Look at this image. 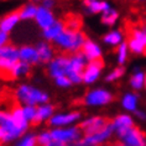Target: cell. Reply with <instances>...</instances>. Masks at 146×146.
Listing matches in <instances>:
<instances>
[{
    "instance_id": "obj_1",
    "label": "cell",
    "mask_w": 146,
    "mask_h": 146,
    "mask_svg": "<svg viewBox=\"0 0 146 146\" xmlns=\"http://www.w3.org/2000/svg\"><path fill=\"white\" fill-rule=\"evenodd\" d=\"M113 123H114V120L108 118H90L86 121H83L82 124H79L78 129L82 131L83 135H86V137H88L111 126Z\"/></svg>"
},
{
    "instance_id": "obj_2",
    "label": "cell",
    "mask_w": 146,
    "mask_h": 146,
    "mask_svg": "<svg viewBox=\"0 0 146 146\" xmlns=\"http://www.w3.org/2000/svg\"><path fill=\"white\" fill-rule=\"evenodd\" d=\"M17 98L23 102V103L27 104V107H32V104L36 103H43L48 99L47 94L40 92V90L31 88L29 86H21L16 92Z\"/></svg>"
},
{
    "instance_id": "obj_3",
    "label": "cell",
    "mask_w": 146,
    "mask_h": 146,
    "mask_svg": "<svg viewBox=\"0 0 146 146\" xmlns=\"http://www.w3.org/2000/svg\"><path fill=\"white\" fill-rule=\"evenodd\" d=\"M61 21L63 24V32L72 34V35L81 32V27L83 25V19L81 15L74 13H68L63 16V19Z\"/></svg>"
},
{
    "instance_id": "obj_4",
    "label": "cell",
    "mask_w": 146,
    "mask_h": 146,
    "mask_svg": "<svg viewBox=\"0 0 146 146\" xmlns=\"http://www.w3.org/2000/svg\"><path fill=\"white\" fill-rule=\"evenodd\" d=\"M51 134V137H52L53 141H60V142H69L73 140H77V139L81 136L82 131L78 129V127H74V129H68V130H54Z\"/></svg>"
},
{
    "instance_id": "obj_5",
    "label": "cell",
    "mask_w": 146,
    "mask_h": 146,
    "mask_svg": "<svg viewBox=\"0 0 146 146\" xmlns=\"http://www.w3.org/2000/svg\"><path fill=\"white\" fill-rule=\"evenodd\" d=\"M104 67V61L103 58H97V60H93L89 62L88 67H86L84 74H83V81L87 83H92L98 78L99 76L100 69Z\"/></svg>"
},
{
    "instance_id": "obj_6",
    "label": "cell",
    "mask_w": 146,
    "mask_h": 146,
    "mask_svg": "<svg viewBox=\"0 0 146 146\" xmlns=\"http://www.w3.org/2000/svg\"><path fill=\"white\" fill-rule=\"evenodd\" d=\"M111 100H113V96L110 93L105 92V90H93V92L88 93V96L83 99V103L89 105H100V104H107Z\"/></svg>"
},
{
    "instance_id": "obj_7",
    "label": "cell",
    "mask_w": 146,
    "mask_h": 146,
    "mask_svg": "<svg viewBox=\"0 0 146 146\" xmlns=\"http://www.w3.org/2000/svg\"><path fill=\"white\" fill-rule=\"evenodd\" d=\"M8 113L10 114V116H11V119H13L14 124H15V126L21 131V133H24V131L26 130V127H27V120H26V118H25L24 109L21 108L19 102H17V103L14 105V107L10 109Z\"/></svg>"
},
{
    "instance_id": "obj_8",
    "label": "cell",
    "mask_w": 146,
    "mask_h": 146,
    "mask_svg": "<svg viewBox=\"0 0 146 146\" xmlns=\"http://www.w3.org/2000/svg\"><path fill=\"white\" fill-rule=\"evenodd\" d=\"M19 63L14 61H9L5 58H0V78L4 81H13L16 78V64Z\"/></svg>"
},
{
    "instance_id": "obj_9",
    "label": "cell",
    "mask_w": 146,
    "mask_h": 146,
    "mask_svg": "<svg viewBox=\"0 0 146 146\" xmlns=\"http://www.w3.org/2000/svg\"><path fill=\"white\" fill-rule=\"evenodd\" d=\"M71 60L72 58H68V57H58L56 58L52 63H51V67H50V72L53 77H62V76H66L67 73V69L69 67V63H71Z\"/></svg>"
},
{
    "instance_id": "obj_10",
    "label": "cell",
    "mask_w": 146,
    "mask_h": 146,
    "mask_svg": "<svg viewBox=\"0 0 146 146\" xmlns=\"http://www.w3.org/2000/svg\"><path fill=\"white\" fill-rule=\"evenodd\" d=\"M0 127H3L5 131H8L10 140L14 139V137H16V136H19L20 134H23L15 126L11 116H10V114L6 113V111H0Z\"/></svg>"
},
{
    "instance_id": "obj_11",
    "label": "cell",
    "mask_w": 146,
    "mask_h": 146,
    "mask_svg": "<svg viewBox=\"0 0 146 146\" xmlns=\"http://www.w3.org/2000/svg\"><path fill=\"white\" fill-rule=\"evenodd\" d=\"M124 141L127 146H146L145 134L137 127H133L124 136Z\"/></svg>"
},
{
    "instance_id": "obj_12",
    "label": "cell",
    "mask_w": 146,
    "mask_h": 146,
    "mask_svg": "<svg viewBox=\"0 0 146 146\" xmlns=\"http://www.w3.org/2000/svg\"><path fill=\"white\" fill-rule=\"evenodd\" d=\"M133 125H134L133 120H131L127 115H120L114 120V123H113V126L116 129L118 134L121 137H124L131 129H133L134 127Z\"/></svg>"
},
{
    "instance_id": "obj_13",
    "label": "cell",
    "mask_w": 146,
    "mask_h": 146,
    "mask_svg": "<svg viewBox=\"0 0 146 146\" xmlns=\"http://www.w3.org/2000/svg\"><path fill=\"white\" fill-rule=\"evenodd\" d=\"M21 8H23V6H21ZM21 8L8 14L4 19L0 20V30L3 32H6V34H8V31L11 30L14 25L17 23V20L21 17Z\"/></svg>"
},
{
    "instance_id": "obj_14",
    "label": "cell",
    "mask_w": 146,
    "mask_h": 146,
    "mask_svg": "<svg viewBox=\"0 0 146 146\" xmlns=\"http://www.w3.org/2000/svg\"><path fill=\"white\" fill-rule=\"evenodd\" d=\"M36 20H37V23L41 25L42 27H45V30L46 29H48L50 26H52V25L54 24L53 23V15L46 8H40L37 10Z\"/></svg>"
},
{
    "instance_id": "obj_15",
    "label": "cell",
    "mask_w": 146,
    "mask_h": 146,
    "mask_svg": "<svg viewBox=\"0 0 146 146\" xmlns=\"http://www.w3.org/2000/svg\"><path fill=\"white\" fill-rule=\"evenodd\" d=\"M82 53L86 56V58H89L90 61L97 60V58H100V50L96 43H93L92 41L87 40L84 42V45L82 47Z\"/></svg>"
},
{
    "instance_id": "obj_16",
    "label": "cell",
    "mask_w": 146,
    "mask_h": 146,
    "mask_svg": "<svg viewBox=\"0 0 146 146\" xmlns=\"http://www.w3.org/2000/svg\"><path fill=\"white\" fill-rule=\"evenodd\" d=\"M19 57L24 61V63H36L40 58H38V54H37V51L34 50L32 47H27L25 46L20 50L19 52Z\"/></svg>"
},
{
    "instance_id": "obj_17",
    "label": "cell",
    "mask_w": 146,
    "mask_h": 146,
    "mask_svg": "<svg viewBox=\"0 0 146 146\" xmlns=\"http://www.w3.org/2000/svg\"><path fill=\"white\" fill-rule=\"evenodd\" d=\"M52 111H53V107H51V105H45V107L37 108V109H36V115H35V118L30 121L31 126L38 125V124L41 123L43 119H47V118H48V116L52 114Z\"/></svg>"
},
{
    "instance_id": "obj_18",
    "label": "cell",
    "mask_w": 146,
    "mask_h": 146,
    "mask_svg": "<svg viewBox=\"0 0 146 146\" xmlns=\"http://www.w3.org/2000/svg\"><path fill=\"white\" fill-rule=\"evenodd\" d=\"M78 118H79V113H72V114L68 115H57L48 120V125H64V124L74 121Z\"/></svg>"
},
{
    "instance_id": "obj_19",
    "label": "cell",
    "mask_w": 146,
    "mask_h": 146,
    "mask_svg": "<svg viewBox=\"0 0 146 146\" xmlns=\"http://www.w3.org/2000/svg\"><path fill=\"white\" fill-rule=\"evenodd\" d=\"M0 58L17 62L19 61V52L13 45H5L0 48Z\"/></svg>"
},
{
    "instance_id": "obj_20",
    "label": "cell",
    "mask_w": 146,
    "mask_h": 146,
    "mask_svg": "<svg viewBox=\"0 0 146 146\" xmlns=\"http://www.w3.org/2000/svg\"><path fill=\"white\" fill-rule=\"evenodd\" d=\"M62 32H63V24H62V21H57V23H54L52 26L46 29L45 36L47 38H53L54 40L56 37H58Z\"/></svg>"
},
{
    "instance_id": "obj_21",
    "label": "cell",
    "mask_w": 146,
    "mask_h": 146,
    "mask_svg": "<svg viewBox=\"0 0 146 146\" xmlns=\"http://www.w3.org/2000/svg\"><path fill=\"white\" fill-rule=\"evenodd\" d=\"M37 54L40 61L42 62H47L51 60V56H52V46L46 45V43H41L37 48Z\"/></svg>"
},
{
    "instance_id": "obj_22",
    "label": "cell",
    "mask_w": 146,
    "mask_h": 146,
    "mask_svg": "<svg viewBox=\"0 0 146 146\" xmlns=\"http://www.w3.org/2000/svg\"><path fill=\"white\" fill-rule=\"evenodd\" d=\"M84 4L87 5L92 13H99L102 10H108L109 6L107 3H103V1H86Z\"/></svg>"
},
{
    "instance_id": "obj_23",
    "label": "cell",
    "mask_w": 146,
    "mask_h": 146,
    "mask_svg": "<svg viewBox=\"0 0 146 146\" xmlns=\"http://www.w3.org/2000/svg\"><path fill=\"white\" fill-rule=\"evenodd\" d=\"M116 17H118V13L115 10H113L109 8L108 10H105L103 17H102V23L108 24V25H113L116 21Z\"/></svg>"
},
{
    "instance_id": "obj_24",
    "label": "cell",
    "mask_w": 146,
    "mask_h": 146,
    "mask_svg": "<svg viewBox=\"0 0 146 146\" xmlns=\"http://www.w3.org/2000/svg\"><path fill=\"white\" fill-rule=\"evenodd\" d=\"M37 10L34 5H29V6H23L21 8V17L23 19H30V17H36Z\"/></svg>"
},
{
    "instance_id": "obj_25",
    "label": "cell",
    "mask_w": 146,
    "mask_h": 146,
    "mask_svg": "<svg viewBox=\"0 0 146 146\" xmlns=\"http://www.w3.org/2000/svg\"><path fill=\"white\" fill-rule=\"evenodd\" d=\"M51 134L48 133H45L42 135H40L38 137H36V146H48L51 144Z\"/></svg>"
},
{
    "instance_id": "obj_26",
    "label": "cell",
    "mask_w": 146,
    "mask_h": 146,
    "mask_svg": "<svg viewBox=\"0 0 146 146\" xmlns=\"http://www.w3.org/2000/svg\"><path fill=\"white\" fill-rule=\"evenodd\" d=\"M142 84H144V74L137 72L136 74H134L133 78H131V86H133L135 89H140Z\"/></svg>"
},
{
    "instance_id": "obj_27",
    "label": "cell",
    "mask_w": 146,
    "mask_h": 146,
    "mask_svg": "<svg viewBox=\"0 0 146 146\" xmlns=\"http://www.w3.org/2000/svg\"><path fill=\"white\" fill-rule=\"evenodd\" d=\"M123 104L126 109L134 110L135 105H136V98H135V96H133V94H127V96H125V98H124Z\"/></svg>"
},
{
    "instance_id": "obj_28",
    "label": "cell",
    "mask_w": 146,
    "mask_h": 146,
    "mask_svg": "<svg viewBox=\"0 0 146 146\" xmlns=\"http://www.w3.org/2000/svg\"><path fill=\"white\" fill-rule=\"evenodd\" d=\"M120 38H121V35H120V32H116V31L115 32H110V34H108L104 37L105 42L111 43V45H116V43H119Z\"/></svg>"
},
{
    "instance_id": "obj_29",
    "label": "cell",
    "mask_w": 146,
    "mask_h": 146,
    "mask_svg": "<svg viewBox=\"0 0 146 146\" xmlns=\"http://www.w3.org/2000/svg\"><path fill=\"white\" fill-rule=\"evenodd\" d=\"M124 74V68L123 67H119V68H116V69H114L110 74L107 77V81H114V79H116V78H119L120 76H123Z\"/></svg>"
},
{
    "instance_id": "obj_30",
    "label": "cell",
    "mask_w": 146,
    "mask_h": 146,
    "mask_svg": "<svg viewBox=\"0 0 146 146\" xmlns=\"http://www.w3.org/2000/svg\"><path fill=\"white\" fill-rule=\"evenodd\" d=\"M24 114H25V118H26V120L29 119L31 121V120L35 118V115H36V108H34V107H26L24 109Z\"/></svg>"
},
{
    "instance_id": "obj_31",
    "label": "cell",
    "mask_w": 146,
    "mask_h": 146,
    "mask_svg": "<svg viewBox=\"0 0 146 146\" xmlns=\"http://www.w3.org/2000/svg\"><path fill=\"white\" fill-rule=\"evenodd\" d=\"M19 146H36V137L35 136H27L19 144Z\"/></svg>"
},
{
    "instance_id": "obj_32",
    "label": "cell",
    "mask_w": 146,
    "mask_h": 146,
    "mask_svg": "<svg viewBox=\"0 0 146 146\" xmlns=\"http://www.w3.org/2000/svg\"><path fill=\"white\" fill-rule=\"evenodd\" d=\"M126 46H127L126 43H123V45L119 47V62L120 63H123L126 58Z\"/></svg>"
},
{
    "instance_id": "obj_33",
    "label": "cell",
    "mask_w": 146,
    "mask_h": 146,
    "mask_svg": "<svg viewBox=\"0 0 146 146\" xmlns=\"http://www.w3.org/2000/svg\"><path fill=\"white\" fill-rule=\"evenodd\" d=\"M57 84L58 86H61V87H67V86H69L71 84V81H69V78L68 77H66V76H62V77H58L57 79Z\"/></svg>"
},
{
    "instance_id": "obj_34",
    "label": "cell",
    "mask_w": 146,
    "mask_h": 146,
    "mask_svg": "<svg viewBox=\"0 0 146 146\" xmlns=\"http://www.w3.org/2000/svg\"><path fill=\"white\" fill-rule=\"evenodd\" d=\"M6 41H8V34L0 30V48H1V46L4 45Z\"/></svg>"
},
{
    "instance_id": "obj_35",
    "label": "cell",
    "mask_w": 146,
    "mask_h": 146,
    "mask_svg": "<svg viewBox=\"0 0 146 146\" xmlns=\"http://www.w3.org/2000/svg\"><path fill=\"white\" fill-rule=\"evenodd\" d=\"M48 146H67L64 142H60V141H51V144Z\"/></svg>"
},
{
    "instance_id": "obj_36",
    "label": "cell",
    "mask_w": 146,
    "mask_h": 146,
    "mask_svg": "<svg viewBox=\"0 0 146 146\" xmlns=\"http://www.w3.org/2000/svg\"><path fill=\"white\" fill-rule=\"evenodd\" d=\"M136 115H137V116H140V118H145L144 113H141V111H136Z\"/></svg>"
},
{
    "instance_id": "obj_37",
    "label": "cell",
    "mask_w": 146,
    "mask_h": 146,
    "mask_svg": "<svg viewBox=\"0 0 146 146\" xmlns=\"http://www.w3.org/2000/svg\"><path fill=\"white\" fill-rule=\"evenodd\" d=\"M45 5H46V6H50V5H52V3H51V1H46Z\"/></svg>"
},
{
    "instance_id": "obj_38",
    "label": "cell",
    "mask_w": 146,
    "mask_h": 146,
    "mask_svg": "<svg viewBox=\"0 0 146 146\" xmlns=\"http://www.w3.org/2000/svg\"><path fill=\"white\" fill-rule=\"evenodd\" d=\"M107 146H108V145H107Z\"/></svg>"
}]
</instances>
